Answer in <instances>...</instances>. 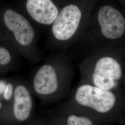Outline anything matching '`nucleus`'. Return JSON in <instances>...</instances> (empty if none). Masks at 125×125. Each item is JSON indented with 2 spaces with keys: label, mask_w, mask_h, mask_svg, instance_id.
I'll return each instance as SVG.
<instances>
[{
  "label": "nucleus",
  "mask_w": 125,
  "mask_h": 125,
  "mask_svg": "<svg viewBox=\"0 0 125 125\" xmlns=\"http://www.w3.org/2000/svg\"><path fill=\"white\" fill-rule=\"evenodd\" d=\"M11 59L9 51L2 47H0V64L5 65L9 63Z\"/></svg>",
  "instance_id": "9d476101"
},
{
  "label": "nucleus",
  "mask_w": 125,
  "mask_h": 125,
  "mask_svg": "<svg viewBox=\"0 0 125 125\" xmlns=\"http://www.w3.org/2000/svg\"><path fill=\"white\" fill-rule=\"evenodd\" d=\"M81 17V11L76 5H69L64 7L52 25V30L55 38L60 40L71 38L78 29Z\"/></svg>",
  "instance_id": "f03ea898"
},
{
  "label": "nucleus",
  "mask_w": 125,
  "mask_h": 125,
  "mask_svg": "<svg viewBox=\"0 0 125 125\" xmlns=\"http://www.w3.org/2000/svg\"><path fill=\"white\" fill-rule=\"evenodd\" d=\"M97 20L103 35L109 40H116L123 36L125 31V19L122 14L112 6L101 8Z\"/></svg>",
  "instance_id": "20e7f679"
},
{
  "label": "nucleus",
  "mask_w": 125,
  "mask_h": 125,
  "mask_svg": "<svg viewBox=\"0 0 125 125\" xmlns=\"http://www.w3.org/2000/svg\"><path fill=\"white\" fill-rule=\"evenodd\" d=\"M0 107H1V103H0Z\"/></svg>",
  "instance_id": "ddd939ff"
},
{
  "label": "nucleus",
  "mask_w": 125,
  "mask_h": 125,
  "mask_svg": "<svg viewBox=\"0 0 125 125\" xmlns=\"http://www.w3.org/2000/svg\"><path fill=\"white\" fill-rule=\"evenodd\" d=\"M27 9L32 18L45 25L53 23L58 15V9L51 0H27Z\"/></svg>",
  "instance_id": "423d86ee"
},
{
  "label": "nucleus",
  "mask_w": 125,
  "mask_h": 125,
  "mask_svg": "<svg viewBox=\"0 0 125 125\" xmlns=\"http://www.w3.org/2000/svg\"><path fill=\"white\" fill-rule=\"evenodd\" d=\"M75 99L82 106L104 113L111 110L116 102L115 94L110 90L89 84L82 85L77 89Z\"/></svg>",
  "instance_id": "f257e3e1"
},
{
  "label": "nucleus",
  "mask_w": 125,
  "mask_h": 125,
  "mask_svg": "<svg viewBox=\"0 0 125 125\" xmlns=\"http://www.w3.org/2000/svg\"><path fill=\"white\" fill-rule=\"evenodd\" d=\"M13 93V86L9 83L7 85L6 88L4 93V97L7 100H9L11 98Z\"/></svg>",
  "instance_id": "9b49d317"
},
{
  "label": "nucleus",
  "mask_w": 125,
  "mask_h": 125,
  "mask_svg": "<svg viewBox=\"0 0 125 125\" xmlns=\"http://www.w3.org/2000/svg\"><path fill=\"white\" fill-rule=\"evenodd\" d=\"M7 85L3 82H0V94L4 93Z\"/></svg>",
  "instance_id": "f8f14e48"
},
{
  "label": "nucleus",
  "mask_w": 125,
  "mask_h": 125,
  "mask_svg": "<svg viewBox=\"0 0 125 125\" xmlns=\"http://www.w3.org/2000/svg\"><path fill=\"white\" fill-rule=\"evenodd\" d=\"M68 125H93L92 122L87 117L72 115L67 119Z\"/></svg>",
  "instance_id": "1a4fd4ad"
},
{
  "label": "nucleus",
  "mask_w": 125,
  "mask_h": 125,
  "mask_svg": "<svg viewBox=\"0 0 125 125\" xmlns=\"http://www.w3.org/2000/svg\"><path fill=\"white\" fill-rule=\"evenodd\" d=\"M33 86L36 92L40 94L54 93L58 89V83L53 68L49 65L41 67L34 77Z\"/></svg>",
  "instance_id": "0eeeda50"
},
{
  "label": "nucleus",
  "mask_w": 125,
  "mask_h": 125,
  "mask_svg": "<svg viewBox=\"0 0 125 125\" xmlns=\"http://www.w3.org/2000/svg\"><path fill=\"white\" fill-rule=\"evenodd\" d=\"M32 101L28 90L24 86H18L14 90V117L20 121H26L30 115Z\"/></svg>",
  "instance_id": "6e6552de"
},
{
  "label": "nucleus",
  "mask_w": 125,
  "mask_h": 125,
  "mask_svg": "<svg viewBox=\"0 0 125 125\" xmlns=\"http://www.w3.org/2000/svg\"><path fill=\"white\" fill-rule=\"evenodd\" d=\"M121 65L110 57L100 58L96 62L93 74L94 84L100 88L110 90L115 85L116 81L122 76Z\"/></svg>",
  "instance_id": "7ed1b4c3"
},
{
  "label": "nucleus",
  "mask_w": 125,
  "mask_h": 125,
  "mask_svg": "<svg viewBox=\"0 0 125 125\" xmlns=\"http://www.w3.org/2000/svg\"><path fill=\"white\" fill-rule=\"evenodd\" d=\"M4 21L7 27L13 31L18 43L23 46L30 45L34 31L27 19L21 14L9 9L5 12Z\"/></svg>",
  "instance_id": "39448f33"
}]
</instances>
